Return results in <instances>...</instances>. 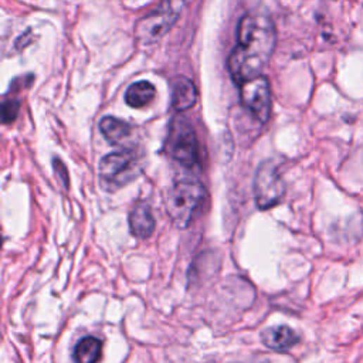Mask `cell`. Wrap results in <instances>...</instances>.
Masks as SVG:
<instances>
[{"instance_id": "9a60e30c", "label": "cell", "mask_w": 363, "mask_h": 363, "mask_svg": "<svg viewBox=\"0 0 363 363\" xmlns=\"http://www.w3.org/2000/svg\"><path fill=\"white\" fill-rule=\"evenodd\" d=\"M53 166H54V170H56L57 176H58L60 180L63 182V185H64L65 188H68V184H70V182H68V172H67L64 163H63L60 159H54V160H53Z\"/></svg>"}, {"instance_id": "ba28073f", "label": "cell", "mask_w": 363, "mask_h": 363, "mask_svg": "<svg viewBox=\"0 0 363 363\" xmlns=\"http://www.w3.org/2000/svg\"><path fill=\"white\" fill-rule=\"evenodd\" d=\"M198 100V91L193 82L188 78L179 77L172 82V107L176 113L191 110Z\"/></svg>"}, {"instance_id": "9c48e42d", "label": "cell", "mask_w": 363, "mask_h": 363, "mask_svg": "<svg viewBox=\"0 0 363 363\" xmlns=\"http://www.w3.org/2000/svg\"><path fill=\"white\" fill-rule=\"evenodd\" d=\"M298 335L286 325L268 328L261 332V342L276 352H287L298 343Z\"/></svg>"}, {"instance_id": "30bf717a", "label": "cell", "mask_w": 363, "mask_h": 363, "mask_svg": "<svg viewBox=\"0 0 363 363\" xmlns=\"http://www.w3.org/2000/svg\"><path fill=\"white\" fill-rule=\"evenodd\" d=\"M131 233L138 238H148L155 230V219L145 202L136 203L129 213Z\"/></svg>"}, {"instance_id": "7a4b0ae2", "label": "cell", "mask_w": 363, "mask_h": 363, "mask_svg": "<svg viewBox=\"0 0 363 363\" xmlns=\"http://www.w3.org/2000/svg\"><path fill=\"white\" fill-rule=\"evenodd\" d=\"M205 186L196 179H180L169 192L167 212L173 223L185 229L191 224L195 212L205 200Z\"/></svg>"}, {"instance_id": "6da1fadb", "label": "cell", "mask_w": 363, "mask_h": 363, "mask_svg": "<svg viewBox=\"0 0 363 363\" xmlns=\"http://www.w3.org/2000/svg\"><path fill=\"white\" fill-rule=\"evenodd\" d=\"M277 33L265 15H246L237 29V46L230 53L227 67L238 85L260 77L276 49Z\"/></svg>"}, {"instance_id": "5bb4252c", "label": "cell", "mask_w": 363, "mask_h": 363, "mask_svg": "<svg viewBox=\"0 0 363 363\" xmlns=\"http://www.w3.org/2000/svg\"><path fill=\"white\" fill-rule=\"evenodd\" d=\"M20 110V103L18 100L5 101L2 106V121L5 124H11L18 118Z\"/></svg>"}, {"instance_id": "8fae6325", "label": "cell", "mask_w": 363, "mask_h": 363, "mask_svg": "<svg viewBox=\"0 0 363 363\" xmlns=\"http://www.w3.org/2000/svg\"><path fill=\"white\" fill-rule=\"evenodd\" d=\"M156 88L149 81H139L129 85L125 94V101L132 108H144L153 101Z\"/></svg>"}, {"instance_id": "8992f818", "label": "cell", "mask_w": 363, "mask_h": 363, "mask_svg": "<svg viewBox=\"0 0 363 363\" xmlns=\"http://www.w3.org/2000/svg\"><path fill=\"white\" fill-rule=\"evenodd\" d=\"M185 0H170L165 9L144 18L135 27V36L141 44H151L162 39L177 20Z\"/></svg>"}, {"instance_id": "5b68a950", "label": "cell", "mask_w": 363, "mask_h": 363, "mask_svg": "<svg viewBox=\"0 0 363 363\" xmlns=\"http://www.w3.org/2000/svg\"><path fill=\"white\" fill-rule=\"evenodd\" d=\"M286 193L284 182L279 174L277 165L272 160L262 162L254 177V199L261 210L277 206Z\"/></svg>"}, {"instance_id": "7c38bea8", "label": "cell", "mask_w": 363, "mask_h": 363, "mask_svg": "<svg viewBox=\"0 0 363 363\" xmlns=\"http://www.w3.org/2000/svg\"><path fill=\"white\" fill-rule=\"evenodd\" d=\"M101 340L94 336L82 338L74 349L75 363H97L101 356Z\"/></svg>"}, {"instance_id": "52a82bcc", "label": "cell", "mask_w": 363, "mask_h": 363, "mask_svg": "<svg viewBox=\"0 0 363 363\" xmlns=\"http://www.w3.org/2000/svg\"><path fill=\"white\" fill-rule=\"evenodd\" d=\"M243 106L261 122L265 124L271 115V91L268 79L262 75L240 85Z\"/></svg>"}, {"instance_id": "4fadbf2b", "label": "cell", "mask_w": 363, "mask_h": 363, "mask_svg": "<svg viewBox=\"0 0 363 363\" xmlns=\"http://www.w3.org/2000/svg\"><path fill=\"white\" fill-rule=\"evenodd\" d=\"M100 129L106 136V139L110 144H115V145L122 142L131 134V127L125 121L114 117L103 118V121L100 122Z\"/></svg>"}, {"instance_id": "277c9868", "label": "cell", "mask_w": 363, "mask_h": 363, "mask_svg": "<svg viewBox=\"0 0 363 363\" xmlns=\"http://www.w3.org/2000/svg\"><path fill=\"white\" fill-rule=\"evenodd\" d=\"M169 156L185 167H193L199 162V145L193 127L184 117H176L169 127L166 139Z\"/></svg>"}, {"instance_id": "3957f363", "label": "cell", "mask_w": 363, "mask_h": 363, "mask_svg": "<svg viewBox=\"0 0 363 363\" xmlns=\"http://www.w3.org/2000/svg\"><path fill=\"white\" fill-rule=\"evenodd\" d=\"M141 162L136 152L120 151L103 158L100 163V179L106 191H117L131 184L141 173Z\"/></svg>"}]
</instances>
